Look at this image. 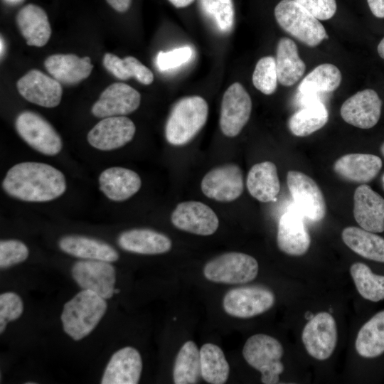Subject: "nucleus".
I'll return each mask as SVG.
<instances>
[{"label": "nucleus", "mask_w": 384, "mask_h": 384, "mask_svg": "<svg viewBox=\"0 0 384 384\" xmlns=\"http://www.w3.org/2000/svg\"><path fill=\"white\" fill-rule=\"evenodd\" d=\"M64 174L48 164L21 162L10 168L2 188L10 196L27 202H47L61 196L66 190Z\"/></svg>", "instance_id": "1"}, {"label": "nucleus", "mask_w": 384, "mask_h": 384, "mask_svg": "<svg viewBox=\"0 0 384 384\" xmlns=\"http://www.w3.org/2000/svg\"><path fill=\"white\" fill-rule=\"evenodd\" d=\"M107 308L105 299L82 289L63 306L60 320L64 331L75 341L82 339L97 326Z\"/></svg>", "instance_id": "2"}, {"label": "nucleus", "mask_w": 384, "mask_h": 384, "mask_svg": "<svg viewBox=\"0 0 384 384\" xmlns=\"http://www.w3.org/2000/svg\"><path fill=\"white\" fill-rule=\"evenodd\" d=\"M208 114L206 101L198 95L178 100L173 106L165 127L167 142L175 146L189 142L205 125Z\"/></svg>", "instance_id": "3"}, {"label": "nucleus", "mask_w": 384, "mask_h": 384, "mask_svg": "<svg viewBox=\"0 0 384 384\" xmlns=\"http://www.w3.org/2000/svg\"><path fill=\"white\" fill-rule=\"evenodd\" d=\"M275 19L288 34L309 47H316L328 38L319 19L297 2L282 0L274 8Z\"/></svg>", "instance_id": "4"}, {"label": "nucleus", "mask_w": 384, "mask_h": 384, "mask_svg": "<svg viewBox=\"0 0 384 384\" xmlns=\"http://www.w3.org/2000/svg\"><path fill=\"white\" fill-rule=\"evenodd\" d=\"M284 354L282 345L272 336L257 334L245 342L242 355L246 362L261 373L265 384L278 383L284 370L281 358Z\"/></svg>", "instance_id": "5"}, {"label": "nucleus", "mask_w": 384, "mask_h": 384, "mask_svg": "<svg viewBox=\"0 0 384 384\" xmlns=\"http://www.w3.org/2000/svg\"><path fill=\"white\" fill-rule=\"evenodd\" d=\"M259 265L252 256L238 252L220 255L204 266L205 277L213 282L229 284H245L257 275Z\"/></svg>", "instance_id": "6"}, {"label": "nucleus", "mask_w": 384, "mask_h": 384, "mask_svg": "<svg viewBox=\"0 0 384 384\" xmlns=\"http://www.w3.org/2000/svg\"><path fill=\"white\" fill-rule=\"evenodd\" d=\"M15 127L26 143L43 154L55 156L63 148L58 133L46 119L36 112H21L16 119Z\"/></svg>", "instance_id": "7"}, {"label": "nucleus", "mask_w": 384, "mask_h": 384, "mask_svg": "<svg viewBox=\"0 0 384 384\" xmlns=\"http://www.w3.org/2000/svg\"><path fill=\"white\" fill-rule=\"evenodd\" d=\"M274 293L263 286L252 285L234 288L223 297L225 311L234 317L250 318L261 314L272 307Z\"/></svg>", "instance_id": "8"}, {"label": "nucleus", "mask_w": 384, "mask_h": 384, "mask_svg": "<svg viewBox=\"0 0 384 384\" xmlns=\"http://www.w3.org/2000/svg\"><path fill=\"white\" fill-rule=\"evenodd\" d=\"M287 181L297 210L311 221L321 220L325 217L326 206L322 191L315 181L302 172L289 171Z\"/></svg>", "instance_id": "9"}, {"label": "nucleus", "mask_w": 384, "mask_h": 384, "mask_svg": "<svg viewBox=\"0 0 384 384\" xmlns=\"http://www.w3.org/2000/svg\"><path fill=\"white\" fill-rule=\"evenodd\" d=\"M252 111V100L240 82H234L223 94L220 116V127L228 137L240 134L248 122Z\"/></svg>", "instance_id": "10"}, {"label": "nucleus", "mask_w": 384, "mask_h": 384, "mask_svg": "<svg viewBox=\"0 0 384 384\" xmlns=\"http://www.w3.org/2000/svg\"><path fill=\"white\" fill-rule=\"evenodd\" d=\"M302 342L307 353L319 361L328 359L337 342V328L334 318L322 311L312 316L302 334Z\"/></svg>", "instance_id": "11"}, {"label": "nucleus", "mask_w": 384, "mask_h": 384, "mask_svg": "<svg viewBox=\"0 0 384 384\" xmlns=\"http://www.w3.org/2000/svg\"><path fill=\"white\" fill-rule=\"evenodd\" d=\"M71 274L82 289L92 291L105 299L112 298L114 294L116 272L110 262L80 260L73 265Z\"/></svg>", "instance_id": "12"}, {"label": "nucleus", "mask_w": 384, "mask_h": 384, "mask_svg": "<svg viewBox=\"0 0 384 384\" xmlns=\"http://www.w3.org/2000/svg\"><path fill=\"white\" fill-rule=\"evenodd\" d=\"M203 194L220 202L233 201L240 196L244 188L241 169L235 164L217 166L208 171L201 184Z\"/></svg>", "instance_id": "13"}, {"label": "nucleus", "mask_w": 384, "mask_h": 384, "mask_svg": "<svg viewBox=\"0 0 384 384\" xmlns=\"http://www.w3.org/2000/svg\"><path fill=\"white\" fill-rule=\"evenodd\" d=\"M134 122L124 116L108 117L97 123L88 132L87 141L94 148L102 151L119 149L134 137Z\"/></svg>", "instance_id": "14"}, {"label": "nucleus", "mask_w": 384, "mask_h": 384, "mask_svg": "<svg viewBox=\"0 0 384 384\" xmlns=\"http://www.w3.org/2000/svg\"><path fill=\"white\" fill-rule=\"evenodd\" d=\"M171 219L178 229L199 235H210L219 226V220L215 212L199 201L178 203Z\"/></svg>", "instance_id": "15"}, {"label": "nucleus", "mask_w": 384, "mask_h": 384, "mask_svg": "<svg viewBox=\"0 0 384 384\" xmlns=\"http://www.w3.org/2000/svg\"><path fill=\"white\" fill-rule=\"evenodd\" d=\"M139 92L123 82H115L108 86L92 105L91 112L99 118L124 116L134 112L139 107Z\"/></svg>", "instance_id": "16"}, {"label": "nucleus", "mask_w": 384, "mask_h": 384, "mask_svg": "<svg viewBox=\"0 0 384 384\" xmlns=\"http://www.w3.org/2000/svg\"><path fill=\"white\" fill-rule=\"evenodd\" d=\"M382 101L373 89H365L348 97L342 104L341 116L348 124L360 129H370L378 122Z\"/></svg>", "instance_id": "17"}, {"label": "nucleus", "mask_w": 384, "mask_h": 384, "mask_svg": "<svg viewBox=\"0 0 384 384\" xmlns=\"http://www.w3.org/2000/svg\"><path fill=\"white\" fill-rule=\"evenodd\" d=\"M16 87L20 95L26 100L48 108L58 106L63 95L61 83L36 69L21 78Z\"/></svg>", "instance_id": "18"}, {"label": "nucleus", "mask_w": 384, "mask_h": 384, "mask_svg": "<svg viewBox=\"0 0 384 384\" xmlns=\"http://www.w3.org/2000/svg\"><path fill=\"white\" fill-rule=\"evenodd\" d=\"M277 243L281 251L289 255L301 256L308 251L311 237L305 227L304 216L297 208L287 210L280 217Z\"/></svg>", "instance_id": "19"}, {"label": "nucleus", "mask_w": 384, "mask_h": 384, "mask_svg": "<svg viewBox=\"0 0 384 384\" xmlns=\"http://www.w3.org/2000/svg\"><path fill=\"white\" fill-rule=\"evenodd\" d=\"M353 215L363 229L375 233L383 232V198L369 186H359L353 195Z\"/></svg>", "instance_id": "20"}, {"label": "nucleus", "mask_w": 384, "mask_h": 384, "mask_svg": "<svg viewBox=\"0 0 384 384\" xmlns=\"http://www.w3.org/2000/svg\"><path fill=\"white\" fill-rule=\"evenodd\" d=\"M142 370V360L134 348L126 346L116 351L105 369L102 384H137Z\"/></svg>", "instance_id": "21"}, {"label": "nucleus", "mask_w": 384, "mask_h": 384, "mask_svg": "<svg viewBox=\"0 0 384 384\" xmlns=\"http://www.w3.org/2000/svg\"><path fill=\"white\" fill-rule=\"evenodd\" d=\"M100 191L113 201H124L141 188V178L135 171L119 166L105 169L99 176Z\"/></svg>", "instance_id": "22"}, {"label": "nucleus", "mask_w": 384, "mask_h": 384, "mask_svg": "<svg viewBox=\"0 0 384 384\" xmlns=\"http://www.w3.org/2000/svg\"><path fill=\"white\" fill-rule=\"evenodd\" d=\"M381 168V159L370 154H348L338 159L334 164V170L338 176L359 183L371 181Z\"/></svg>", "instance_id": "23"}, {"label": "nucleus", "mask_w": 384, "mask_h": 384, "mask_svg": "<svg viewBox=\"0 0 384 384\" xmlns=\"http://www.w3.org/2000/svg\"><path fill=\"white\" fill-rule=\"evenodd\" d=\"M44 66L49 74L60 83L78 84L91 73L93 65L88 56L80 58L75 54H55L48 57Z\"/></svg>", "instance_id": "24"}, {"label": "nucleus", "mask_w": 384, "mask_h": 384, "mask_svg": "<svg viewBox=\"0 0 384 384\" xmlns=\"http://www.w3.org/2000/svg\"><path fill=\"white\" fill-rule=\"evenodd\" d=\"M119 246L128 252L142 255H158L169 251L171 240L166 235L148 228H134L122 233Z\"/></svg>", "instance_id": "25"}, {"label": "nucleus", "mask_w": 384, "mask_h": 384, "mask_svg": "<svg viewBox=\"0 0 384 384\" xmlns=\"http://www.w3.org/2000/svg\"><path fill=\"white\" fill-rule=\"evenodd\" d=\"M16 21L27 45L42 47L49 41L51 27L41 7L32 4L26 5L18 12Z\"/></svg>", "instance_id": "26"}, {"label": "nucleus", "mask_w": 384, "mask_h": 384, "mask_svg": "<svg viewBox=\"0 0 384 384\" xmlns=\"http://www.w3.org/2000/svg\"><path fill=\"white\" fill-rule=\"evenodd\" d=\"M58 246L64 252L84 260L111 262L119 259V253L112 246L100 240L87 236H64L60 239Z\"/></svg>", "instance_id": "27"}, {"label": "nucleus", "mask_w": 384, "mask_h": 384, "mask_svg": "<svg viewBox=\"0 0 384 384\" xmlns=\"http://www.w3.org/2000/svg\"><path fill=\"white\" fill-rule=\"evenodd\" d=\"M246 183L249 193L257 201H275L280 190L275 164L263 161L253 165L248 172Z\"/></svg>", "instance_id": "28"}, {"label": "nucleus", "mask_w": 384, "mask_h": 384, "mask_svg": "<svg viewBox=\"0 0 384 384\" xmlns=\"http://www.w3.org/2000/svg\"><path fill=\"white\" fill-rule=\"evenodd\" d=\"M275 60L278 82L284 86L294 85L305 72L306 65L299 55L297 46L289 38L279 40Z\"/></svg>", "instance_id": "29"}, {"label": "nucleus", "mask_w": 384, "mask_h": 384, "mask_svg": "<svg viewBox=\"0 0 384 384\" xmlns=\"http://www.w3.org/2000/svg\"><path fill=\"white\" fill-rule=\"evenodd\" d=\"M314 95H304L306 105L294 112L288 121L290 132L297 137H306L322 128L328 122L329 113L326 107Z\"/></svg>", "instance_id": "30"}, {"label": "nucleus", "mask_w": 384, "mask_h": 384, "mask_svg": "<svg viewBox=\"0 0 384 384\" xmlns=\"http://www.w3.org/2000/svg\"><path fill=\"white\" fill-rule=\"evenodd\" d=\"M344 243L360 256L384 262V238L363 228L350 226L341 233Z\"/></svg>", "instance_id": "31"}, {"label": "nucleus", "mask_w": 384, "mask_h": 384, "mask_svg": "<svg viewBox=\"0 0 384 384\" xmlns=\"http://www.w3.org/2000/svg\"><path fill=\"white\" fill-rule=\"evenodd\" d=\"M355 346L357 353L364 358H375L384 353V310L362 326Z\"/></svg>", "instance_id": "32"}, {"label": "nucleus", "mask_w": 384, "mask_h": 384, "mask_svg": "<svg viewBox=\"0 0 384 384\" xmlns=\"http://www.w3.org/2000/svg\"><path fill=\"white\" fill-rule=\"evenodd\" d=\"M201 376V354L196 344L188 341L179 350L174 365L173 379L176 384H194Z\"/></svg>", "instance_id": "33"}, {"label": "nucleus", "mask_w": 384, "mask_h": 384, "mask_svg": "<svg viewBox=\"0 0 384 384\" xmlns=\"http://www.w3.org/2000/svg\"><path fill=\"white\" fill-rule=\"evenodd\" d=\"M342 79L340 70L331 63H324L314 68L302 80L298 90L303 95H316L336 90Z\"/></svg>", "instance_id": "34"}, {"label": "nucleus", "mask_w": 384, "mask_h": 384, "mask_svg": "<svg viewBox=\"0 0 384 384\" xmlns=\"http://www.w3.org/2000/svg\"><path fill=\"white\" fill-rule=\"evenodd\" d=\"M105 68L114 77L126 80L134 78L143 85H150L154 81L151 70L133 56L120 58L112 53H105L103 58Z\"/></svg>", "instance_id": "35"}, {"label": "nucleus", "mask_w": 384, "mask_h": 384, "mask_svg": "<svg viewBox=\"0 0 384 384\" xmlns=\"http://www.w3.org/2000/svg\"><path fill=\"white\" fill-rule=\"evenodd\" d=\"M201 376L208 383H225L230 366L222 349L213 343H205L200 349Z\"/></svg>", "instance_id": "36"}, {"label": "nucleus", "mask_w": 384, "mask_h": 384, "mask_svg": "<svg viewBox=\"0 0 384 384\" xmlns=\"http://www.w3.org/2000/svg\"><path fill=\"white\" fill-rule=\"evenodd\" d=\"M350 272L357 291L364 299L375 302L384 299V276L373 273L362 262L353 263Z\"/></svg>", "instance_id": "37"}, {"label": "nucleus", "mask_w": 384, "mask_h": 384, "mask_svg": "<svg viewBox=\"0 0 384 384\" xmlns=\"http://www.w3.org/2000/svg\"><path fill=\"white\" fill-rule=\"evenodd\" d=\"M203 15L216 31L226 34L232 30L235 22L233 0H198Z\"/></svg>", "instance_id": "38"}, {"label": "nucleus", "mask_w": 384, "mask_h": 384, "mask_svg": "<svg viewBox=\"0 0 384 384\" xmlns=\"http://www.w3.org/2000/svg\"><path fill=\"white\" fill-rule=\"evenodd\" d=\"M252 80L255 87L263 94L274 93L278 82L275 58L271 55L261 58L255 65Z\"/></svg>", "instance_id": "39"}, {"label": "nucleus", "mask_w": 384, "mask_h": 384, "mask_svg": "<svg viewBox=\"0 0 384 384\" xmlns=\"http://www.w3.org/2000/svg\"><path fill=\"white\" fill-rule=\"evenodd\" d=\"M29 255L28 247L21 241L9 239L0 242V267L6 269L25 261Z\"/></svg>", "instance_id": "40"}, {"label": "nucleus", "mask_w": 384, "mask_h": 384, "mask_svg": "<svg viewBox=\"0 0 384 384\" xmlns=\"http://www.w3.org/2000/svg\"><path fill=\"white\" fill-rule=\"evenodd\" d=\"M23 311V303L19 295L8 292L0 295V334H2L8 322L18 319Z\"/></svg>", "instance_id": "41"}, {"label": "nucleus", "mask_w": 384, "mask_h": 384, "mask_svg": "<svg viewBox=\"0 0 384 384\" xmlns=\"http://www.w3.org/2000/svg\"><path fill=\"white\" fill-rule=\"evenodd\" d=\"M193 55L192 48L188 46L167 52L159 51L156 55V65L161 71L174 69L189 61Z\"/></svg>", "instance_id": "42"}, {"label": "nucleus", "mask_w": 384, "mask_h": 384, "mask_svg": "<svg viewBox=\"0 0 384 384\" xmlns=\"http://www.w3.org/2000/svg\"><path fill=\"white\" fill-rule=\"evenodd\" d=\"M311 13L319 20L331 18L336 11V0H292Z\"/></svg>", "instance_id": "43"}, {"label": "nucleus", "mask_w": 384, "mask_h": 384, "mask_svg": "<svg viewBox=\"0 0 384 384\" xmlns=\"http://www.w3.org/2000/svg\"><path fill=\"white\" fill-rule=\"evenodd\" d=\"M369 9L377 18H384V0H367Z\"/></svg>", "instance_id": "44"}, {"label": "nucleus", "mask_w": 384, "mask_h": 384, "mask_svg": "<svg viewBox=\"0 0 384 384\" xmlns=\"http://www.w3.org/2000/svg\"><path fill=\"white\" fill-rule=\"evenodd\" d=\"M106 1L112 9L120 13L127 11L132 4V0H106Z\"/></svg>", "instance_id": "45"}, {"label": "nucleus", "mask_w": 384, "mask_h": 384, "mask_svg": "<svg viewBox=\"0 0 384 384\" xmlns=\"http://www.w3.org/2000/svg\"><path fill=\"white\" fill-rule=\"evenodd\" d=\"M176 8H184L191 4L195 0H168Z\"/></svg>", "instance_id": "46"}, {"label": "nucleus", "mask_w": 384, "mask_h": 384, "mask_svg": "<svg viewBox=\"0 0 384 384\" xmlns=\"http://www.w3.org/2000/svg\"><path fill=\"white\" fill-rule=\"evenodd\" d=\"M377 51L379 56L384 60V38L378 43Z\"/></svg>", "instance_id": "47"}, {"label": "nucleus", "mask_w": 384, "mask_h": 384, "mask_svg": "<svg viewBox=\"0 0 384 384\" xmlns=\"http://www.w3.org/2000/svg\"><path fill=\"white\" fill-rule=\"evenodd\" d=\"M6 3L11 5H16L21 3L23 0H4Z\"/></svg>", "instance_id": "48"}, {"label": "nucleus", "mask_w": 384, "mask_h": 384, "mask_svg": "<svg viewBox=\"0 0 384 384\" xmlns=\"http://www.w3.org/2000/svg\"><path fill=\"white\" fill-rule=\"evenodd\" d=\"M1 57H2L4 53V50H5V47H4V41L3 39V38L1 37Z\"/></svg>", "instance_id": "49"}, {"label": "nucleus", "mask_w": 384, "mask_h": 384, "mask_svg": "<svg viewBox=\"0 0 384 384\" xmlns=\"http://www.w3.org/2000/svg\"><path fill=\"white\" fill-rule=\"evenodd\" d=\"M380 151H381V153H382L383 156H384V142L382 144V145L380 146Z\"/></svg>", "instance_id": "50"}, {"label": "nucleus", "mask_w": 384, "mask_h": 384, "mask_svg": "<svg viewBox=\"0 0 384 384\" xmlns=\"http://www.w3.org/2000/svg\"><path fill=\"white\" fill-rule=\"evenodd\" d=\"M120 292V289H114V294H118Z\"/></svg>", "instance_id": "51"}, {"label": "nucleus", "mask_w": 384, "mask_h": 384, "mask_svg": "<svg viewBox=\"0 0 384 384\" xmlns=\"http://www.w3.org/2000/svg\"><path fill=\"white\" fill-rule=\"evenodd\" d=\"M382 181H383V187H384V174H383V177H382Z\"/></svg>", "instance_id": "52"}]
</instances>
